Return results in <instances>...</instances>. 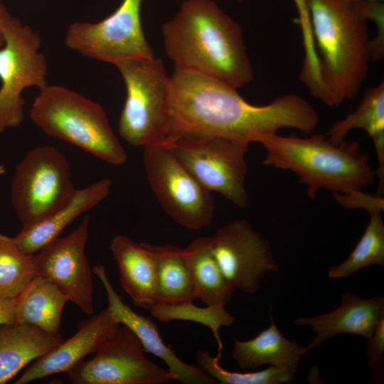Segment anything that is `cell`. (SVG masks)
Returning <instances> with one entry per match:
<instances>
[{
	"label": "cell",
	"mask_w": 384,
	"mask_h": 384,
	"mask_svg": "<svg viewBox=\"0 0 384 384\" xmlns=\"http://www.w3.org/2000/svg\"><path fill=\"white\" fill-rule=\"evenodd\" d=\"M319 119L315 108L297 94L257 106L218 79L176 66L170 75L167 137L201 133L250 144L261 143L284 127L311 133Z\"/></svg>",
	"instance_id": "6da1fadb"
},
{
	"label": "cell",
	"mask_w": 384,
	"mask_h": 384,
	"mask_svg": "<svg viewBox=\"0 0 384 384\" xmlns=\"http://www.w3.org/2000/svg\"><path fill=\"white\" fill-rule=\"evenodd\" d=\"M162 36L174 66L237 89L253 80L240 26L213 0H184L163 25Z\"/></svg>",
	"instance_id": "7a4b0ae2"
},
{
	"label": "cell",
	"mask_w": 384,
	"mask_h": 384,
	"mask_svg": "<svg viewBox=\"0 0 384 384\" xmlns=\"http://www.w3.org/2000/svg\"><path fill=\"white\" fill-rule=\"evenodd\" d=\"M324 90L322 102L338 107L354 98L371 60L366 21L341 0H308Z\"/></svg>",
	"instance_id": "3957f363"
},
{
	"label": "cell",
	"mask_w": 384,
	"mask_h": 384,
	"mask_svg": "<svg viewBox=\"0 0 384 384\" xmlns=\"http://www.w3.org/2000/svg\"><path fill=\"white\" fill-rule=\"evenodd\" d=\"M260 144L266 150L263 164L293 171L308 187L311 198L321 188L334 195L356 196L377 176L368 154L354 141L334 144L321 134L307 138L274 134Z\"/></svg>",
	"instance_id": "277c9868"
},
{
	"label": "cell",
	"mask_w": 384,
	"mask_h": 384,
	"mask_svg": "<svg viewBox=\"0 0 384 384\" xmlns=\"http://www.w3.org/2000/svg\"><path fill=\"white\" fill-rule=\"evenodd\" d=\"M30 116L48 135L69 142L108 164L122 165L127 160L103 107L72 90L46 85L40 89Z\"/></svg>",
	"instance_id": "5b68a950"
},
{
	"label": "cell",
	"mask_w": 384,
	"mask_h": 384,
	"mask_svg": "<svg viewBox=\"0 0 384 384\" xmlns=\"http://www.w3.org/2000/svg\"><path fill=\"white\" fill-rule=\"evenodd\" d=\"M126 87L118 121L120 137L135 146L162 143L168 135L170 76L160 59L125 60L115 65Z\"/></svg>",
	"instance_id": "8992f818"
},
{
	"label": "cell",
	"mask_w": 384,
	"mask_h": 384,
	"mask_svg": "<svg viewBox=\"0 0 384 384\" xmlns=\"http://www.w3.org/2000/svg\"><path fill=\"white\" fill-rule=\"evenodd\" d=\"M162 143L208 191L238 207L248 204L245 185L248 144L201 133L170 136Z\"/></svg>",
	"instance_id": "52a82bcc"
},
{
	"label": "cell",
	"mask_w": 384,
	"mask_h": 384,
	"mask_svg": "<svg viewBox=\"0 0 384 384\" xmlns=\"http://www.w3.org/2000/svg\"><path fill=\"white\" fill-rule=\"evenodd\" d=\"M75 191L66 157L53 146H40L17 164L11 201L22 226L26 227L63 207Z\"/></svg>",
	"instance_id": "ba28073f"
},
{
	"label": "cell",
	"mask_w": 384,
	"mask_h": 384,
	"mask_svg": "<svg viewBox=\"0 0 384 384\" xmlns=\"http://www.w3.org/2000/svg\"><path fill=\"white\" fill-rule=\"evenodd\" d=\"M143 148V164L149 184L167 215L189 230L208 226L214 216L211 192L164 143Z\"/></svg>",
	"instance_id": "9c48e42d"
},
{
	"label": "cell",
	"mask_w": 384,
	"mask_h": 384,
	"mask_svg": "<svg viewBox=\"0 0 384 384\" xmlns=\"http://www.w3.org/2000/svg\"><path fill=\"white\" fill-rule=\"evenodd\" d=\"M4 37L0 48V134L21 125L25 104L23 91L46 86L48 73L38 31L12 17Z\"/></svg>",
	"instance_id": "30bf717a"
},
{
	"label": "cell",
	"mask_w": 384,
	"mask_h": 384,
	"mask_svg": "<svg viewBox=\"0 0 384 384\" xmlns=\"http://www.w3.org/2000/svg\"><path fill=\"white\" fill-rule=\"evenodd\" d=\"M143 0H122L116 10L97 23L69 26L65 43L81 55L116 65L125 60L154 57L141 20Z\"/></svg>",
	"instance_id": "8fae6325"
},
{
	"label": "cell",
	"mask_w": 384,
	"mask_h": 384,
	"mask_svg": "<svg viewBox=\"0 0 384 384\" xmlns=\"http://www.w3.org/2000/svg\"><path fill=\"white\" fill-rule=\"evenodd\" d=\"M137 336L126 326L95 353L67 373L73 384H166L174 376L147 359Z\"/></svg>",
	"instance_id": "7c38bea8"
},
{
	"label": "cell",
	"mask_w": 384,
	"mask_h": 384,
	"mask_svg": "<svg viewBox=\"0 0 384 384\" xmlns=\"http://www.w3.org/2000/svg\"><path fill=\"white\" fill-rule=\"evenodd\" d=\"M209 243L228 281L245 293H256L265 274L279 269L269 241L245 219L220 228Z\"/></svg>",
	"instance_id": "4fadbf2b"
},
{
	"label": "cell",
	"mask_w": 384,
	"mask_h": 384,
	"mask_svg": "<svg viewBox=\"0 0 384 384\" xmlns=\"http://www.w3.org/2000/svg\"><path fill=\"white\" fill-rule=\"evenodd\" d=\"M90 221V215H84L73 232L57 238L34 255L39 275L54 283L86 314L94 311L92 272L85 253Z\"/></svg>",
	"instance_id": "5bb4252c"
},
{
	"label": "cell",
	"mask_w": 384,
	"mask_h": 384,
	"mask_svg": "<svg viewBox=\"0 0 384 384\" xmlns=\"http://www.w3.org/2000/svg\"><path fill=\"white\" fill-rule=\"evenodd\" d=\"M120 326L107 309L82 321L72 337L32 361L14 384H26L58 373H67L87 355L100 350Z\"/></svg>",
	"instance_id": "9a60e30c"
},
{
	"label": "cell",
	"mask_w": 384,
	"mask_h": 384,
	"mask_svg": "<svg viewBox=\"0 0 384 384\" xmlns=\"http://www.w3.org/2000/svg\"><path fill=\"white\" fill-rule=\"evenodd\" d=\"M94 273L101 281L107 294V309L120 324L129 328L139 338L145 352L160 358L174 376L176 381L184 384H215L213 378L204 373L198 366L186 363L179 358L175 352L167 346L161 339L159 330L149 317L140 315L126 304L122 297L115 291L105 267L98 263L92 268Z\"/></svg>",
	"instance_id": "2e32d148"
},
{
	"label": "cell",
	"mask_w": 384,
	"mask_h": 384,
	"mask_svg": "<svg viewBox=\"0 0 384 384\" xmlns=\"http://www.w3.org/2000/svg\"><path fill=\"white\" fill-rule=\"evenodd\" d=\"M383 316V296L361 299L345 290L339 306L334 311L314 317H299L293 323L296 326H310L316 333L314 338L306 346L311 351L341 334H353L367 340Z\"/></svg>",
	"instance_id": "e0dca14e"
},
{
	"label": "cell",
	"mask_w": 384,
	"mask_h": 384,
	"mask_svg": "<svg viewBox=\"0 0 384 384\" xmlns=\"http://www.w3.org/2000/svg\"><path fill=\"white\" fill-rule=\"evenodd\" d=\"M112 181L99 180L82 189H76L70 201L55 213L32 225L23 227L14 239L21 251L35 255L59 237L75 219L97 206L109 195Z\"/></svg>",
	"instance_id": "ac0fdd59"
},
{
	"label": "cell",
	"mask_w": 384,
	"mask_h": 384,
	"mask_svg": "<svg viewBox=\"0 0 384 384\" xmlns=\"http://www.w3.org/2000/svg\"><path fill=\"white\" fill-rule=\"evenodd\" d=\"M110 247L118 266L121 286L134 304L150 309L156 304V279L149 243H137L126 235H117Z\"/></svg>",
	"instance_id": "d6986e66"
},
{
	"label": "cell",
	"mask_w": 384,
	"mask_h": 384,
	"mask_svg": "<svg viewBox=\"0 0 384 384\" xmlns=\"http://www.w3.org/2000/svg\"><path fill=\"white\" fill-rule=\"evenodd\" d=\"M271 309L270 306L268 328L250 340L240 341L234 338L232 358L245 369H255L268 364L285 368L294 374L301 359L309 351L306 346L283 336L274 323Z\"/></svg>",
	"instance_id": "ffe728a7"
},
{
	"label": "cell",
	"mask_w": 384,
	"mask_h": 384,
	"mask_svg": "<svg viewBox=\"0 0 384 384\" xmlns=\"http://www.w3.org/2000/svg\"><path fill=\"white\" fill-rule=\"evenodd\" d=\"M63 341L28 324L0 326V384L13 378L29 363L47 353Z\"/></svg>",
	"instance_id": "44dd1931"
},
{
	"label": "cell",
	"mask_w": 384,
	"mask_h": 384,
	"mask_svg": "<svg viewBox=\"0 0 384 384\" xmlns=\"http://www.w3.org/2000/svg\"><path fill=\"white\" fill-rule=\"evenodd\" d=\"M353 129L364 130L373 140L378 159V178L377 196L384 188V82L368 89L356 110L334 122L326 135L327 139L339 144Z\"/></svg>",
	"instance_id": "7402d4cb"
},
{
	"label": "cell",
	"mask_w": 384,
	"mask_h": 384,
	"mask_svg": "<svg viewBox=\"0 0 384 384\" xmlns=\"http://www.w3.org/2000/svg\"><path fill=\"white\" fill-rule=\"evenodd\" d=\"M183 255L195 298L206 306L225 307L233 298L235 288L228 281L215 260L209 237L196 238L183 249Z\"/></svg>",
	"instance_id": "603a6c76"
},
{
	"label": "cell",
	"mask_w": 384,
	"mask_h": 384,
	"mask_svg": "<svg viewBox=\"0 0 384 384\" xmlns=\"http://www.w3.org/2000/svg\"><path fill=\"white\" fill-rule=\"evenodd\" d=\"M16 324L60 333L61 316L68 298L52 282L38 276L16 298Z\"/></svg>",
	"instance_id": "cb8c5ba5"
},
{
	"label": "cell",
	"mask_w": 384,
	"mask_h": 384,
	"mask_svg": "<svg viewBox=\"0 0 384 384\" xmlns=\"http://www.w3.org/2000/svg\"><path fill=\"white\" fill-rule=\"evenodd\" d=\"M149 245L155 261L156 304L193 302L196 298L183 249L170 244Z\"/></svg>",
	"instance_id": "d4e9b609"
},
{
	"label": "cell",
	"mask_w": 384,
	"mask_h": 384,
	"mask_svg": "<svg viewBox=\"0 0 384 384\" xmlns=\"http://www.w3.org/2000/svg\"><path fill=\"white\" fill-rule=\"evenodd\" d=\"M38 276L34 255L23 252L14 238L0 233V297L16 298Z\"/></svg>",
	"instance_id": "484cf974"
},
{
	"label": "cell",
	"mask_w": 384,
	"mask_h": 384,
	"mask_svg": "<svg viewBox=\"0 0 384 384\" xmlns=\"http://www.w3.org/2000/svg\"><path fill=\"white\" fill-rule=\"evenodd\" d=\"M380 212L369 213L370 220L360 240L343 262L329 267V278H345L372 265L384 267V223Z\"/></svg>",
	"instance_id": "4316f807"
},
{
	"label": "cell",
	"mask_w": 384,
	"mask_h": 384,
	"mask_svg": "<svg viewBox=\"0 0 384 384\" xmlns=\"http://www.w3.org/2000/svg\"><path fill=\"white\" fill-rule=\"evenodd\" d=\"M150 311L151 315L161 321H193L210 328L218 343V353L216 357L219 359L221 358L223 347L219 335V328L232 326L235 319L224 306H207L200 308L195 306L193 302L178 304H155Z\"/></svg>",
	"instance_id": "83f0119b"
},
{
	"label": "cell",
	"mask_w": 384,
	"mask_h": 384,
	"mask_svg": "<svg viewBox=\"0 0 384 384\" xmlns=\"http://www.w3.org/2000/svg\"><path fill=\"white\" fill-rule=\"evenodd\" d=\"M198 366L217 383L222 384H282L294 380V373L285 368L269 366L265 370L253 372H234L225 370L220 359L213 357L206 349L196 353Z\"/></svg>",
	"instance_id": "f1b7e54d"
},
{
	"label": "cell",
	"mask_w": 384,
	"mask_h": 384,
	"mask_svg": "<svg viewBox=\"0 0 384 384\" xmlns=\"http://www.w3.org/2000/svg\"><path fill=\"white\" fill-rule=\"evenodd\" d=\"M298 14V23L302 34L304 60L300 73L302 82L311 94L322 90L319 58L314 44L308 0H293Z\"/></svg>",
	"instance_id": "f546056e"
},
{
	"label": "cell",
	"mask_w": 384,
	"mask_h": 384,
	"mask_svg": "<svg viewBox=\"0 0 384 384\" xmlns=\"http://www.w3.org/2000/svg\"><path fill=\"white\" fill-rule=\"evenodd\" d=\"M356 12L366 22L371 20L377 33L370 40L371 59L381 60L384 55V3L380 1H360L350 3Z\"/></svg>",
	"instance_id": "4dcf8cb0"
},
{
	"label": "cell",
	"mask_w": 384,
	"mask_h": 384,
	"mask_svg": "<svg viewBox=\"0 0 384 384\" xmlns=\"http://www.w3.org/2000/svg\"><path fill=\"white\" fill-rule=\"evenodd\" d=\"M367 341L366 355L372 376L376 377L384 358V316L378 321L373 334Z\"/></svg>",
	"instance_id": "1f68e13d"
},
{
	"label": "cell",
	"mask_w": 384,
	"mask_h": 384,
	"mask_svg": "<svg viewBox=\"0 0 384 384\" xmlns=\"http://www.w3.org/2000/svg\"><path fill=\"white\" fill-rule=\"evenodd\" d=\"M16 324V299L0 297V326Z\"/></svg>",
	"instance_id": "d6a6232c"
},
{
	"label": "cell",
	"mask_w": 384,
	"mask_h": 384,
	"mask_svg": "<svg viewBox=\"0 0 384 384\" xmlns=\"http://www.w3.org/2000/svg\"><path fill=\"white\" fill-rule=\"evenodd\" d=\"M12 17L13 16H11L2 1L0 0V48L4 44V33L5 28Z\"/></svg>",
	"instance_id": "836d02e7"
},
{
	"label": "cell",
	"mask_w": 384,
	"mask_h": 384,
	"mask_svg": "<svg viewBox=\"0 0 384 384\" xmlns=\"http://www.w3.org/2000/svg\"><path fill=\"white\" fill-rule=\"evenodd\" d=\"M344 2H346V3H353V2H356V1H383V0H341Z\"/></svg>",
	"instance_id": "e575fe53"
},
{
	"label": "cell",
	"mask_w": 384,
	"mask_h": 384,
	"mask_svg": "<svg viewBox=\"0 0 384 384\" xmlns=\"http://www.w3.org/2000/svg\"><path fill=\"white\" fill-rule=\"evenodd\" d=\"M238 1H241V0H238Z\"/></svg>",
	"instance_id": "d590c367"
}]
</instances>
